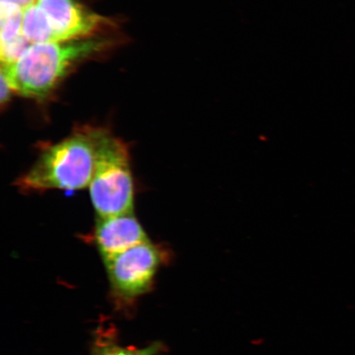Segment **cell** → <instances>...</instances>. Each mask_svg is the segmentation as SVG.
Wrapping results in <instances>:
<instances>
[{
	"label": "cell",
	"mask_w": 355,
	"mask_h": 355,
	"mask_svg": "<svg viewBox=\"0 0 355 355\" xmlns=\"http://www.w3.org/2000/svg\"><path fill=\"white\" fill-rule=\"evenodd\" d=\"M113 39L96 35L75 41L32 44L19 60L2 65L12 90L24 97L46 100L75 66L107 51Z\"/></svg>",
	"instance_id": "1"
},
{
	"label": "cell",
	"mask_w": 355,
	"mask_h": 355,
	"mask_svg": "<svg viewBox=\"0 0 355 355\" xmlns=\"http://www.w3.org/2000/svg\"><path fill=\"white\" fill-rule=\"evenodd\" d=\"M102 128L78 127L72 135L48 146L28 172L16 182L24 192L89 187L94 173Z\"/></svg>",
	"instance_id": "2"
},
{
	"label": "cell",
	"mask_w": 355,
	"mask_h": 355,
	"mask_svg": "<svg viewBox=\"0 0 355 355\" xmlns=\"http://www.w3.org/2000/svg\"><path fill=\"white\" fill-rule=\"evenodd\" d=\"M93 207L99 217L132 211L135 188L128 146L102 128L90 184Z\"/></svg>",
	"instance_id": "3"
},
{
	"label": "cell",
	"mask_w": 355,
	"mask_h": 355,
	"mask_svg": "<svg viewBox=\"0 0 355 355\" xmlns=\"http://www.w3.org/2000/svg\"><path fill=\"white\" fill-rule=\"evenodd\" d=\"M162 259L161 250L149 241L105 261L114 291L125 299L145 294L152 286Z\"/></svg>",
	"instance_id": "4"
},
{
	"label": "cell",
	"mask_w": 355,
	"mask_h": 355,
	"mask_svg": "<svg viewBox=\"0 0 355 355\" xmlns=\"http://www.w3.org/2000/svg\"><path fill=\"white\" fill-rule=\"evenodd\" d=\"M50 33L51 42L96 37L111 29L114 21L93 12L77 0H35Z\"/></svg>",
	"instance_id": "5"
},
{
	"label": "cell",
	"mask_w": 355,
	"mask_h": 355,
	"mask_svg": "<svg viewBox=\"0 0 355 355\" xmlns=\"http://www.w3.org/2000/svg\"><path fill=\"white\" fill-rule=\"evenodd\" d=\"M94 241L105 261L149 239L132 211L100 217L95 228Z\"/></svg>",
	"instance_id": "6"
},
{
	"label": "cell",
	"mask_w": 355,
	"mask_h": 355,
	"mask_svg": "<svg viewBox=\"0 0 355 355\" xmlns=\"http://www.w3.org/2000/svg\"><path fill=\"white\" fill-rule=\"evenodd\" d=\"M0 7V56L2 65H8L19 60L32 44L22 33L24 8L10 3Z\"/></svg>",
	"instance_id": "7"
},
{
	"label": "cell",
	"mask_w": 355,
	"mask_h": 355,
	"mask_svg": "<svg viewBox=\"0 0 355 355\" xmlns=\"http://www.w3.org/2000/svg\"><path fill=\"white\" fill-rule=\"evenodd\" d=\"M163 349L161 343H154L144 349H128L117 345L105 346L96 355H157Z\"/></svg>",
	"instance_id": "8"
},
{
	"label": "cell",
	"mask_w": 355,
	"mask_h": 355,
	"mask_svg": "<svg viewBox=\"0 0 355 355\" xmlns=\"http://www.w3.org/2000/svg\"><path fill=\"white\" fill-rule=\"evenodd\" d=\"M0 92H1L0 93V101H1V107L3 108L8 104V102L10 101L12 90L2 73L1 83H0Z\"/></svg>",
	"instance_id": "9"
},
{
	"label": "cell",
	"mask_w": 355,
	"mask_h": 355,
	"mask_svg": "<svg viewBox=\"0 0 355 355\" xmlns=\"http://www.w3.org/2000/svg\"><path fill=\"white\" fill-rule=\"evenodd\" d=\"M0 2H1V3L15 4V6H19L24 10V8L29 6L30 4L35 2V0H0Z\"/></svg>",
	"instance_id": "10"
}]
</instances>
